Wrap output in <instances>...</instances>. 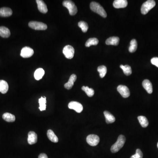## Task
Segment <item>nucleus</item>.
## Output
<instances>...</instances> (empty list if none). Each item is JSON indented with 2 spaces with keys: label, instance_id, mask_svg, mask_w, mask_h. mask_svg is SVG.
Returning a JSON list of instances; mask_svg holds the SVG:
<instances>
[{
  "label": "nucleus",
  "instance_id": "obj_33",
  "mask_svg": "<svg viewBox=\"0 0 158 158\" xmlns=\"http://www.w3.org/2000/svg\"><path fill=\"white\" fill-rule=\"evenodd\" d=\"M151 63L154 65L157 66L158 68V57H154L152 58L151 60Z\"/></svg>",
  "mask_w": 158,
  "mask_h": 158
},
{
  "label": "nucleus",
  "instance_id": "obj_18",
  "mask_svg": "<svg viewBox=\"0 0 158 158\" xmlns=\"http://www.w3.org/2000/svg\"><path fill=\"white\" fill-rule=\"evenodd\" d=\"M10 30L5 27H0V36L3 38H7L10 36Z\"/></svg>",
  "mask_w": 158,
  "mask_h": 158
},
{
  "label": "nucleus",
  "instance_id": "obj_32",
  "mask_svg": "<svg viewBox=\"0 0 158 158\" xmlns=\"http://www.w3.org/2000/svg\"><path fill=\"white\" fill-rule=\"evenodd\" d=\"M143 153L140 149H137L136 150V153L134 155L131 156V158H142Z\"/></svg>",
  "mask_w": 158,
  "mask_h": 158
},
{
  "label": "nucleus",
  "instance_id": "obj_2",
  "mask_svg": "<svg viewBox=\"0 0 158 158\" xmlns=\"http://www.w3.org/2000/svg\"><path fill=\"white\" fill-rule=\"evenodd\" d=\"M90 8L91 10L104 18L107 17V14L105 9L99 3L92 2L90 4Z\"/></svg>",
  "mask_w": 158,
  "mask_h": 158
},
{
  "label": "nucleus",
  "instance_id": "obj_7",
  "mask_svg": "<svg viewBox=\"0 0 158 158\" xmlns=\"http://www.w3.org/2000/svg\"><path fill=\"white\" fill-rule=\"evenodd\" d=\"M86 142L91 146H95L99 143L100 138L98 136L95 134H90L86 138Z\"/></svg>",
  "mask_w": 158,
  "mask_h": 158
},
{
  "label": "nucleus",
  "instance_id": "obj_34",
  "mask_svg": "<svg viewBox=\"0 0 158 158\" xmlns=\"http://www.w3.org/2000/svg\"><path fill=\"white\" fill-rule=\"evenodd\" d=\"M38 158H48V157L45 154L42 153L39 155Z\"/></svg>",
  "mask_w": 158,
  "mask_h": 158
},
{
  "label": "nucleus",
  "instance_id": "obj_20",
  "mask_svg": "<svg viewBox=\"0 0 158 158\" xmlns=\"http://www.w3.org/2000/svg\"><path fill=\"white\" fill-rule=\"evenodd\" d=\"M8 90V85L6 81L0 80V92L5 94L7 92Z\"/></svg>",
  "mask_w": 158,
  "mask_h": 158
},
{
  "label": "nucleus",
  "instance_id": "obj_35",
  "mask_svg": "<svg viewBox=\"0 0 158 158\" xmlns=\"http://www.w3.org/2000/svg\"><path fill=\"white\" fill-rule=\"evenodd\" d=\"M157 146H158V144H157Z\"/></svg>",
  "mask_w": 158,
  "mask_h": 158
},
{
  "label": "nucleus",
  "instance_id": "obj_13",
  "mask_svg": "<svg viewBox=\"0 0 158 158\" xmlns=\"http://www.w3.org/2000/svg\"><path fill=\"white\" fill-rule=\"evenodd\" d=\"M126 0H115L113 3V7L116 8H124L127 6Z\"/></svg>",
  "mask_w": 158,
  "mask_h": 158
},
{
  "label": "nucleus",
  "instance_id": "obj_8",
  "mask_svg": "<svg viewBox=\"0 0 158 158\" xmlns=\"http://www.w3.org/2000/svg\"><path fill=\"white\" fill-rule=\"evenodd\" d=\"M68 107L69 109L74 110L80 113L83 110V106L80 103L77 101H71L68 105Z\"/></svg>",
  "mask_w": 158,
  "mask_h": 158
},
{
  "label": "nucleus",
  "instance_id": "obj_24",
  "mask_svg": "<svg viewBox=\"0 0 158 158\" xmlns=\"http://www.w3.org/2000/svg\"><path fill=\"white\" fill-rule=\"evenodd\" d=\"M98 40L96 38H91L87 40L85 43V46L86 47H89L91 45H96L98 44Z\"/></svg>",
  "mask_w": 158,
  "mask_h": 158
},
{
  "label": "nucleus",
  "instance_id": "obj_25",
  "mask_svg": "<svg viewBox=\"0 0 158 158\" xmlns=\"http://www.w3.org/2000/svg\"><path fill=\"white\" fill-rule=\"evenodd\" d=\"M138 118L140 124L143 127L145 128L148 127V121L146 117L144 116H139Z\"/></svg>",
  "mask_w": 158,
  "mask_h": 158
},
{
  "label": "nucleus",
  "instance_id": "obj_19",
  "mask_svg": "<svg viewBox=\"0 0 158 158\" xmlns=\"http://www.w3.org/2000/svg\"><path fill=\"white\" fill-rule=\"evenodd\" d=\"M104 116L106 118V122L107 123H112L116 121L115 117L109 112L105 111L104 112Z\"/></svg>",
  "mask_w": 158,
  "mask_h": 158
},
{
  "label": "nucleus",
  "instance_id": "obj_26",
  "mask_svg": "<svg viewBox=\"0 0 158 158\" xmlns=\"http://www.w3.org/2000/svg\"><path fill=\"white\" fill-rule=\"evenodd\" d=\"M39 103L40 104L39 108L40 110L41 111L45 110H46V97H42L41 98L39 99Z\"/></svg>",
  "mask_w": 158,
  "mask_h": 158
},
{
  "label": "nucleus",
  "instance_id": "obj_3",
  "mask_svg": "<svg viewBox=\"0 0 158 158\" xmlns=\"http://www.w3.org/2000/svg\"><path fill=\"white\" fill-rule=\"evenodd\" d=\"M155 1L153 0H148L142 5L141 12L143 15H146L148 12L155 6Z\"/></svg>",
  "mask_w": 158,
  "mask_h": 158
},
{
  "label": "nucleus",
  "instance_id": "obj_16",
  "mask_svg": "<svg viewBox=\"0 0 158 158\" xmlns=\"http://www.w3.org/2000/svg\"><path fill=\"white\" fill-rule=\"evenodd\" d=\"M76 78L77 77L75 74H72L69 79L68 82L65 84V87L68 90L71 89L74 86V83L76 80Z\"/></svg>",
  "mask_w": 158,
  "mask_h": 158
},
{
  "label": "nucleus",
  "instance_id": "obj_22",
  "mask_svg": "<svg viewBox=\"0 0 158 158\" xmlns=\"http://www.w3.org/2000/svg\"><path fill=\"white\" fill-rule=\"evenodd\" d=\"M2 118L5 121L7 122H13L16 120L15 116L8 112L4 113L2 116Z\"/></svg>",
  "mask_w": 158,
  "mask_h": 158
},
{
  "label": "nucleus",
  "instance_id": "obj_12",
  "mask_svg": "<svg viewBox=\"0 0 158 158\" xmlns=\"http://www.w3.org/2000/svg\"><path fill=\"white\" fill-rule=\"evenodd\" d=\"M37 4V7L40 12L42 13H46L48 11L47 5L44 1L42 0H37L36 1Z\"/></svg>",
  "mask_w": 158,
  "mask_h": 158
},
{
  "label": "nucleus",
  "instance_id": "obj_1",
  "mask_svg": "<svg viewBox=\"0 0 158 158\" xmlns=\"http://www.w3.org/2000/svg\"><path fill=\"white\" fill-rule=\"evenodd\" d=\"M126 142V138L123 135L118 136L116 142L112 146L111 151L112 153H116L120 151V149L123 148Z\"/></svg>",
  "mask_w": 158,
  "mask_h": 158
},
{
  "label": "nucleus",
  "instance_id": "obj_11",
  "mask_svg": "<svg viewBox=\"0 0 158 158\" xmlns=\"http://www.w3.org/2000/svg\"><path fill=\"white\" fill-rule=\"evenodd\" d=\"M28 142L29 144H36L37 141V135L36 133L33 131H30L28 133Z\"/></svg>",
  "mask_w": 158,
  "mask_h": 158
},
{
  "label": "nucleus",
  "instance_id": "obj_21",
  "mask_svg": "<svg viewBox=\"0 0 158 158\" xmlns=\"http://www.w3.org/2000/svg\"><path fill=\"white\" fill-rule=\"evenodd\" d=\"M47 136L48 139L53 142L57 143L59 141L58 137L54 134V132L52 130H48L47 132Z\"/></svg>",
  "mask_w": 158,
  "mask_h": 158
},
{
  "label": "nucleus",
  "instance_id": "obj_5",
  "mask_svg": "<svg viewBox=\"0 0 158 158\" xmlns=\"http://www.w3.org/2000/svg\"><path fill=\"white\" fill-rule=\"evenodd\" d=\"M29 27L35 30H45L47 29L46 24L42 22L37 21H31L29 23Z\"/></svg>",
  "mask_w": 158,
  "mask_h": 158
},
{
  "label": "nucleus",
  "instance_id": "obj_10",
  "mask_svg": "<svg viewBox=\"0 0 158 158\" xmlns=\"http://www.w3.org/2000/svg\"><path fill=\"white\" fill-rule=\"evenodd\" d=\"M34 51L33 49L29 47H25L22 49L20 55L22 58H28L31 57Z\"/></svg>",
  "mask_w": 158,
  "mask_h": 158
},
{
  "label": "nucleus",
  "instance_id": "obj_23",
  "mask_svg": "<svg viewBox=\"0 0 158 158\" xmlns=\"http://www.w3.org/2000/svg\"><path fill=\"white\" fill-rule=\"evenodd\" d=\"M44 74V71L42 68L37 69L34 73V78L36 80H39L42 78Z\"/></svg>",
  "mask_w": 158,
  "mask_h": 158
},
{
  "label": "nucleus",
  "instance_id": "obj_9",
  "mask_svg": "<svg viewBox=\"0 0 158 158\" xmlns=\"http://www.w3.org/2000/svg\"><path fill=\"white\" fill-rule=\"evenodd\" d=\"M117 89L123 97L127 98L130 96V92L129 88L126 86L122 85H119L118 86Z\"/></svg>",
  "mask_w": 158,
  "mask_h": 158
},
{
  "label": "nucleus",
  "instance_id": "obj_31",
  "mask_svg": "<svg viewBox=\"0 0 158 158\" xmlns=\"http://www.w3.org/2000/svg\"><path fill=\"white\" fill-rule=\"evenodd\" d=\"M78 26L81 29L83 32L86 33L87 32L88 29V25L86 22L84 21L79 22Z\"/></svg>",
  "mask_w": 158,
  "mask_h": 158
},
{
  "label": "nucleus",
  "instance_id": "obj_30",
  "mask_svg": "<svg viewBox=\"0 0 158 158\" xmlns=\"http://www.w3.org/2000/svg\"><path fill=\"white\" fill-rule=\"evenodd\" d=\"M107 68L105 65H101L97 68V71L100 74V76L101 78H103L106 76L107 73Z\"/></svg>",
  "mask_w": 158,
  "mask_h": 158
},
{
  "label": "nucleus",
  "instance_id": "obj_15",
  "mask_svg": "<svg viewBox=\"0 0 158 158\" xmlns=\"http://www.w3.org/2000/svg\"><path fill=\"white\" fill-rule=\"evenodd\" d=\"M142 85L148 94H152L153 93V85L148 80H144L143 81Z\"/></svg>",
  "mask_w": 158,
  "mask_h": 158
},
{
  "label": "nucleus",
  "instance_id": "obj_6",
  "mask_svg": "<svg viewBox=\"0 0 158 158\" xmlns=\"http://www.w3.org/2000/svg\"><path fill=\"white\" fill-rule=\"evenodd\" d=\"M63 53L65 56L68 59H72L74 54L75 50L74 48L71 45L65 46L63 49Z\"/></svg>",
  "mask_w": 158,
  "mask_h": 158
},
{
  "label": "nucleus",
  "instance_id": "obj_29",
  "mask_svg": "<svg viewBox=\"0 0 158 158\" xmlns=\"http://www.w3.org/2000/svg\"><path fill=\"white\" fill-rule=\"evenodd\" d=\"M82 90L85 92L87 95L89 97L93 96L95 94L94 90L92 88H89L88 86H83L82 87Z\"/></svg>",
  "mask_w": 158,
  "mask_h": 158
},
{
  "label": "nucleus",
  "instance_id": "obj_4",
  "mask_svg": "<svg viewBox=\"0 0 158 158\" xmlns=\"http://www.w3.org/2000/svg\"><path fill=\"white\" fill-rule=\"evenodd\" d=\"M63 5L68 9L69 13L71 16L76 15L77 12V8L74 2L71 1H64Z\"/></svg>",
  "mask_w": 158,
  "mask_h": 158
},
{
  "label": "nucleus",
  "instance_id": "obj_14",
  "mask_svg": "<svg viewBox=\"0 0 158 158\" xmlns=\"http://www.w3.org/2000/svg\"><path fill=\"white\" fill-rule=\"evenodd\" d=\"M12 14V11L9 7H3L0 8V16L3 17L10 16Z\"/></svg>",
  "mask_w": 158,
  "mask_h": 158
},
{
  "label": "nucleus",
  "instance_id": "obj_27",
  "mask_svg": "<svg viewBox=\"0 0 158 158\" xmlns=\"http://www.w3.org/2000/svg\"><path fill=\"white\" fill-rule=\"evenodd\" d=\"M120 67L122 69L123 73L126 76H130L132 74L131 68L130 65H120Z\"/></svg>",
  "mask_w": 158,
  "mask_h": 158
},
{
  "label": "nucleus",
  "instance_id": "obj_28",
  "mask_svg": "<svg viewBox=\"0 0 158 158\" xmlns=\"http://www.w3.org/2000/svg\"><path fill=\"white\" fill-rule=\"evenodd\" d=\"M137 47H138V43L136 40H132L130 43V47H129V52L131 53L134 52L137 50Z\"/></svg>",
  "mask_w": 158,
  "mask_h": 158
},
{
  "label": "nucleus",
  "instance_id": "obj_17",
  "mask_svg": "<svg viewBox=\"0 0 158 158\" xmlns=\"http://www.w3.org/2000/svg\"><path fill=\"white\" fill-rule=\"evenodd\" d=\"M120 42V38L117 37H112L108 38L106 42L107 45H118Z\"/></svg>",
  "mask_w": 158,
  "mask_h": 158
}]
</instances>
